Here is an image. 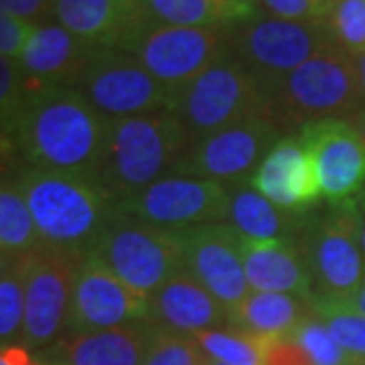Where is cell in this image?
<instances>
[{
	"label": "cell",
	"mask_w": 365,
	"mask_h": 365,
	"mask_svg": "<svg viewBox=\"0 0 365 365\" xmlns=\"http://www.w3.org/2000/svg\"><path fill=\"white\" fill-rule=\"evenodd\" d=\"M189 136L173 112L108 120L96 182L114 203L170 177L189 148Z\"/></svg>",
	"instance_id": "obj_3"
},
{
	"label": "cell",
	"mask_w": 365,
	"mask_h": 365,
	"mask_svg": "<svg viewBox=\"0 0 365 365\" xmlns=\"http://www.w3.org/2000/svg\"><path fill=\"white\" fill-rule=\"evenodd\" d=\"M79 260L39 250L23 258L25 266V325L29 349H51L67 333L73 272Z\"/></svg>",
	"instance_id": "obj_13"
},
{
	"label": "cell",
	"mask_w": 365,
	"mask_h": 365,
	"mask_svg": "<svg viewBox=\"0 0 365 365\" xmlns=\"http://www.w3.org/2000/svg\"><path fill=\"white\" fill-rule=\"evenodd\" d=\"M169 331L195 335L209 329L230 327V311L185 270L167 280L148 297L146 321Z\"/></svg>",
	"instance_id": "obj_18"
},
{
	"label": "cell",
	"mask_w": 365,
	"mask_h": 365,
	"mask_svg": "<svg viewBox=\"0 0 365 365\" xmlns=\"http://www.w3.org/2000/svg\"><path fill=\"white\" fill-rule=\"evenodd\" d=\"M335 45L327 23H297L276 16H254L225 31V51L258 78L264 90L307 59Z\"/></svg>",
	"instance_id": "obj_7"
},
{
	"label": "cell",
	"mask_w": 365,
	"mask_h": 365,
	"mask_svg": "<svg viewBox=\"0 0 365 365\" xmlns=\"http://www.w3.org/2000/svg\"><path fill=\"white\" fill-rule=\"evenodd\" d=\"M90 45L69 33L66 26L39 25L19 59L25 83L73 86L90 55Z\"/></svg>",
	"instance_id": "obj_21"
},
{
	"label": "cell",
	"mask_w": 365,
	"mask_h": 365,
	"mask_svg": "<svg viewBox=\"0 0 365 365\" xmlns=\"http://www.w3.org/2000/svg\"><path fill=\"white\" fill-rule=\"evenodd\" d=\"M341 302H345L349 309H353L355 313H359V314H364L365 317V278H364V282L359 284V288L353 292L351 297L347 300H341Z\"/></svg>",
	"instance_id": "obj_40"
},
{
	"label": "cell",
	"mask_w": 365,
	"mask_h": 365,
	"mask_svg": "<svg viewBox=\"0 0 365 365\" xmlns=\"http://www.w3.org/2000/svg\"><path fill=\"white\" fill-rule=\"evenodd\" d=\"M314 317L323 321L333 339L347 355L361 365L365 361V317L341 300L314 299Z\"/></svg>",
	"instance_id": "obj_28"
},
{
	"label": "cell",
	"mask_w": 365,
	"mask_h": 365,
	"mask_svg": "<svg viewBox=\"0 0 365 365\" xmlns=\"http://www.w3.org/2000/svg\"><path fill=\"white\" fill-rule=\"evenodd\" d=\"M287 132L272 118L256 116L189 144L170 177H195L237 187L252 181L262 160Z\"/></svg>",
	"instance_id": "obj_11"
},
{
	"label": "cell",
	"mask_w": 365,
	"mask_h": 365,
	"mask_svg": "<svg viewBox=\"0 0 365 365\" xmlns=\"http://www.w3.org/2000/svg\"><path fill=\"white\" fill-rule=\"evenodd\" d=\"M203 365H225V364H220V361H213V359H209V357H205V361H203Z\"/></svg>",
	"instance_id": "obj_46"
},
{
	"label": "cell",
	"mask_w": 365,
	"mask_h": 365,
	"mask_svg": "<svg viewBox=\"0 0 365 365\" xmlns=\"http://www.w3.org/2000/svg\"><path fill=\"white\" fill-rule=\"evenodd\" d=\"M258 4L276 19L297 23H323L331 13L327 0H258Z\"/></svg>",
	"instance_id": "obj_34"
},
{
	"label": "cell",
	"mask_w": 365,
	"mask_h": 365,
	"mask_svg": "<svg viewBox=\"0 0 365 365\" xmlns=\"http://www.w3.org/2000/svg\"><path fill=\"white\" fill-rule=\"evenodd\" d=\"M242 260L252 292H287L314 299L299 240L256 242L242 235Z\"/></svg>",
	"instance_id": "obj_20"
},
{
	"label": "cell",
	"mask_w": 365,
	"mask_h": 365,
	"mask_svg": "<svg viewBox=\"0 0 365 365\" xmlns=\"http://www.w3.org/2000/svg\"><path fill=\"white\" fill-rule=\"evenodd\" d=\"M355 205L359 209H365V187H364V191L359 193V197L355 199Z\"/></svg>",
	"instance_id": "obj_45"
},
{
	"label": "cell",
	"mask_w": 365,
	"mask_h": 365,
	"mask_svg": "<svg viewBox=\"0 0 365 365\" xmlns=\"http://www.w3.org/2000/svg\"><path fill=\"white\" fill-rule=\"evenodd\" d=\"M118 49L138 59L173 93V100L227 53L225 31L167 25L155 19L138 26Z\"/></svg>",
	"instance_id": "obj_10"
},
{
	"label": "cell",
	"mask_w": 365,
	"mask_h": 365,
	"mask_svg": "<svg viewBox=\"0 0 365 365\" xmlns=\"http://www.w3.org/2000/svg\"><path fill=\"white\" fill-rule=\"evenodd\" d=\"M268 96V118L287 132L321 120H351L361 108V90L353 57L337 45L307 59L278 79Z\"/></svg>",
	"instance_id": "obj_4"
},
{
	"label": "cell",
	"mask_w": 365,
	"mask_h": 365,
	"mask_svg": "<svg viewBox=\"0 0 365 365\" xmlns=\"http://www.w3.org/2000/svg\"><path fill=\"white\" fill-rule=\"evenodd\" d=\"M313 314V297L287 292H250L230 311V327L266 339H282Z\"/></svg>",
	"instance_id": "obj_24"
},
{
	"label": "cell",
	"mask_w": 365,
	"mask_h": 365,
	"mask_svg": "<svg viewBox=\"0 0 365 365\" xmlns=\"http://www.w3.org/2000/svg\"><path fill=\"white\" fill-rule=\"evenodd\" d=\"M353 66H355V73L359 79V90H361V100H364L365 108V51L353 57Z\"/></svg>",
	"instance_id": "obj_41"
},
{
	"label": "cell",
	"mask_w": 365,
	"mask_h": 365,
	"mask_svg": "<svg viewBox=\"0 0 365 365\" xmlns=\"http://www.w3.org/2000/svg\"><path fill=\"white\" fill-rule=\"evenodd\" d=\"M116 207L155 227L182 232L230 217V189L195 177H165L118 201Z\"/></svg>",
	"instance_id": "obj_12"
},
{
	"label": "cell",
	"mask_w": 365,
	"mask_h": 365,
	"mask_svg": "<svg viewBox=\"0 0 365 365\" xmlns=\"http://www.w3.org/2000/svg\"><path fill=\"white\" fill-rule=\"evenodd\" d=\"M361 365H365V361H364V364H361Z\"/></svg>",
	"instance_id": "obj_48"
},
{
	"label": "cell",
	"mask_w": 365,
	"mask_h": 365,
	"mask_svg": "<svg viewBox=\"0 0 365 365\" xmlns=\"http://www.w3.org/2000/svg\"><path fill=\"white\" fill-rule=\"evenodd\" d=\"M357 213H359V246H361V252L365 256V209L357 207Z\"/></svg>",
	"instance_id": "obj_44"
},
{
	"label": "cell",
	"mask_w": 365,
	"mask_h": 365,
	"mask_svg": "<svg viewBox=\"0 0 365 365\" xmlns=\"http://www.w3.org/2000/svg\"><path fill=\"white\" fill-rule=\"evenodd\" d=\"M16 260H19V258H14V256H11V254H6V252L0 250V278L13 268L14 264H16Z\"/></svg>",
	"instance_id": "obj_42"
},
{
	"label": "cell",
	"mask_w": 365,
	"mask_h": 365,
	"mask_svg": "<svg viewBox=\"0 0 365 365\" xmlns=\"http://www.w3.org/2000/svg\"><path fill=\"white\" fill-rule=\"evenodd\" d=\"M25 325V266L23 258L0 278V343L23 339Z\"/></svg>",
	"instance_id": "obj_30"
},
{
	"label": "cell",
	"mask_w": 365,
	"mask_h": 365,
	"mask_svg": "<svg viewBox=\"0 0 365 365\" xmlns=\"http://www.w3.org/2000/svg\"><path fill=\"white\" fill-rule=\"evenodd\" d=\"M16 155V148H14L13 136L6 132V128L0 124V169Z\"/></svg>",
	"instance_id": "obj_39"
},
{
	"label": "cell",
	"mask_w": 365,
	"mask_h": 365,
	"mask_svg": "<svg viewBox=\"0 0 365 365\" xmlns=\"http://www.w3.org/2000/svg\"><path fill=\"white\" fill-rule=\"evenodd\" d=\"M351 124L355 126V130L359 132V136L364 138L365 143V108H361V110L351 118Z\"/></svg>",
	"instance_id": "obj_43"
},
{
	"label": "cell",
	"mask_w": 365,
	"mask_h": 365,
	"mask_svg": "<svg viewBox=\"0 0 365 365\" xmlns=\"http://www.w3.org/2000/svg\"><path fill=\"white\" fill-rule=\"evenodd\" d=\"M299 138L313 160L321 199L331 207L355 201L365 187V143L351 120L304 124Z\"/></svg>",
	"instance_id": "obj_16"
},
{
	"label": "cell",
	"mask_w": 365,
	"mask_h": 365,
	"mask_svg": "<svg viewBox=\"0 0 365 365\" xmlns=\"http://www.w3.org/2000/svg\"><path fill=\"white\" fill-rule=\"evenodd\" d=\"M37 26L39 25L0 11V55L19 61Z\"/></svg>",
	"instance_id": "obj_35"
},
{
	"label": "cell",
	"mask_w": 365,
	"mask_h": 365,
	"mask_svg": "<svg viewBox=\"0 0 365 365\" xmlns=\"http://www.w3.org/2000/svg\"><path fill=\"white\" fill-rule=\"evenodd\" d=\"M148 341V323H134L96 333L66 335L47 357L53 365H140Z\"/></svg>",
	"instance_id": "obj_22"
},
{
	"label": "cell",
	"mask_w": 365,
	"mask_h": 365,
	"mask_svg": "<svg viewBox=\"0 0 365 365\" xmlns=\"http://www.w3.org/2000/svg\"><path fill=\"white\" fill-rule=\"evenodd\" d=\"M327 2H329V6H331V9H333V6H335V4H337V2H339V0H327Z\"/></svg>",
	"instance_id": "obj_47"
},
{
	"label": "cell",
	"mask_w": 365,
	"mask_h": 365,
	"mask_svg": "<svg viewBox=\"0 0 365 365\" xmlns=\"http://www.w3.org/2000/svg\"><path fill=\"white\" fill-rule=\"evenodd\" d=\"M179 235L182 270L227 311L235 309L252 292L242 260V234L230 222H215L182 230Z\"/></svg>",
	"instance_id": "obj_15"
},
{
	"label": "cell",
	"mask_w": 365,
	"mask_h": 365,
	"mask_svg": "<svg viewBox=\"0 0 365 365\" xmlns=\"http://www.w3.org/2000/svg\"><path fill=\"white\" fill-rule=\"evenodd\" d=\"M16 182L37 227L41 250L86 258L114 211V199L88 177L26 167Z\"/></svg>",
	"instance_id": "obj_2"
},
{
	"label": "cell",
	"mask_w": 365,
	"mask_h": 365,
	"mask_svg": "<svg viewBox=\"0 0 365 365\" xmlns=\"http://www.w3.org/2000/svg\"><path fill=\"white\" fill-rule=\"evenodd\" d=\"M288 339L294 341L302 351L309 355L313 365H357L351 355L343 351L339 343L333 339L329 329L317 317H309L302 321Z\"/></svg>",
	"instance_id": "obj_32"
},
{
	"label": "cell",
	"mask_w": 365,
	"mask_h": 365,
	"mask_svg": "<svg viewBox=\"0 0 365 365\" xmlns=\"http://www.w3.org/2000/svg\"><path fill=\"white\" fill-rule=\"evenodd\" d=\"M311 274L314 299L347 300L365 278V256L359 246V213L355 201L329 213H314L299 237Z\"/></svg>",
	"instance_id": "obj_9"
},
{
	"label": "cell",
	"mask_w": 365,
	"mask_h": 365,
	"mask_svg": "<svg viewBox=\"0 0 365 365\" xmlns=\"http://www.w3.org/2000/svg\"><path fill=\"white\" fill-rule=\"evenodd\" d=\"M0 365H39L26 351L25 347L9 345L0 351Z\"/></svg>",
	"instance_id": "obj_38"
},
{
	"label": "cell",
	"mask_w": 365,
	"mask_h": 365,
	"mask_svg": "<svg viewBox=\"0 0 365 365\" xmlns=\"http://www.w3.org/2000/svg\"><path fill=\"white\" fill-rule=\"evenodd\" d=\"M106 120L167 112L170 93L138 59L116 47H91L71 86Z\"/></svg>",
	"instance_id": "obj_8"
},
{
	"label": "cell",
	"mask_w": 365,
	"mask_h": 365,
	"mask_svg": "<svg viewBox=\"0 0 365 365\" xmlns=\"http://www.w3.org/2000/svg\"><path fill=\"white\" fill-rule=\"evenodd\" d=\"M262 365H313L309 355L288 337L274 339L266 351Z\"/></svg>",
	"instance_id": "obj_36"
},
{
	"label": "cell",
	"mask_w": 365,
	"mask_h": 365,
	"mask_svg": "<svg viewBox=\"0 0 365 365\" xmlns=\"http://www.w3.org/2000/svg\"><path fill=\"white\" fill-rule=\"evenodd\" d=\"M205 355L193 335L148 323V341L140 365H203Z\"/></svg>",
	"instance_id": "obj_29"
},
{
	"label": "cell",
	"mask_w": 365,
	"mask_h": 365,
	"mask_svg": "<svg viewBox=\"0 0 365 365\" xmlns=\"http://www.w3.org/2000/svg\"><path fill=\"white\" fill-rule=\"evenodd\" d=\"M25 98V76L16 59L0 55V124L11 134L14 116Z\"/></svg>",
	"instance_id": "obj_33"
},
{
	"label": "cell",
	"mask_w": 365,
	"mask_h": 365,
	"mask_svg": "<svg viewBox=\"0 0 365 365\" xmlns=\"http://www.w3.org/2000/svg\"><path fill=\"white\" fill-rule=\"evenodd\" d=\"M325 23L333 43L347 55L365 51V0H339Z\"/></svg>",
	"instance_id": "obj_31"
},
{
	"label": "cell",
	"mask_w": 365,
	"mask_h": 365,
	"mask_svg": "<svg viewBox=\"0 0 365 365\" xmlns=\"http://www.w3.org/2000/svg\"><path fill=\"white\" fill-rule=\"evenodd\" d=\"M0 250L25 258L41 250L37 227L16 181L0 177Z\"/></svg>",
	"instance_id": "obj_26"
},
{
	"label": "cell",
	"mask_w": 365,
	"mask_h": 365,
	"mask_svg": "<svg viewBox=\"0 0 365 365\" xmlns=\"http://www.w3.org/2000/svg\"><path fill=\"white\" fill-rule=\"evenodd\" d=\"M169 112L193 144L250 118L268 116V96L248 67L225 53L175 96Z\"/></svg>",
	"instance_id": "obj_5"
},
{
	"label": "cell",
	"mask_w": 365,
	"mask_h": 365,
	"mask_svg": "<svg viewBox=\"0 0 365 365\" xmlns=\"http://www.w3.org/2000/svg\"><path fill=\"white\" fill-rule=\"evenodd\" d=\"M314 211L287 209L274 205L266 197L246 185L232 187L230 193V223L244 237L256 242L272 240H299L313 222Z\"/></svg>",
	"instance_id": "obj_23"
},
{
	"label": "cell",
	"mask_w": 365,
	"mask_h": 365,
	"mask_svg": "<svg viewBox=\"0 0 365 365\" xmlns=\"http://www.w3.org/2000/svg\"><path fill=\"white\" fill-rule=\"evenodd\" d=\"M250 187L274 205L307 209L321 199L313 160L299 136L288 134L268 153L254 173Z\"/></svg>",
	"instance_id": "obj_19"
},
{
	"label": "cell",
	"mask_w": 365,
	"mask_h": 365,
	"mask_svg": "<svg viewBox=\"0 0 365 365\" xmlns=\"http://www.w3.org/2000/svg\"><path fill=\"white\" fill-rule=\"evenodd\" d=\"M0 11L37 25V21L53 13V0H0Z\"/></svg>",
	"instance_id": "obj_37"
},
{
	"label": "cell",
	"mask_w": 365,
	"mask_h": 365,
	"mask_svg": "<svg viewBox=\"0 0 365 365\" xmlns=\"http://www.w3.org/2000/svg\"><path fill=\"white\" fill-rule=\"evenodd\" d=\"M90 254L144 299L182 270L179 232L140 222L116 203Z\"/></svg>",
	"instance_id": "obj_6"
},
{
	"label": "cell",
	"mask_w": 365,
	"mask_h": 365,
	"mask_svg": "<svg viewBox=\"0 0 365 365\" xmlns=\"http://www.w3.org/2000/svg\"><path fill=\"white\" fill-rule=\"evenodd\" d=\"M158 23L230 31L258 16V0H146Z\"/></svg>",
	"instance_id": "obj_25"
},
{
	"label": "cell",
	"mask_w": 365,
	"mask_h": 365,
	"mask_svg": "<svg viewBox=\"0 0 365 365\" xmlns=\"http://www.w3.org/2000/svg\"><path fill=\"white\" fill-rule=\"evenodd\" d=\"M108 120L69 86L25 83L11 126L16 155L26 167L79 175L96 181Z\"/></svg>",
	"instance_id": "obj_1"
},
{
	"label": "cell",
	"mask_w": 365,
	"mask_h": 365,
	"mask_svg": "<svg viewBox=\"0 0 365 365\" xmlns=\"http://www.w3.org/2000/svg\"><path fill=\"white\" fill-rule=\"evenodd\" d=\"M53 14L90 47H120L153 14L146 0H53Z\"/></svg>",
	"instance_id": "obj_17"
},
{
	"label": "cell",
	"mask_w": 365,
	"mask_h": 365,
	"mask_svg": "<svg viewBox=\"0 0 365 365\" xmlns=\"http://www.w3.org/2000/svg\"><path fill=\"white\" fill-rule=\"evenodd\" d=\"M205 357L225 365H262L274 339L258 337L234 327L209 329L193 335Z\"/></svg>",
	"instance_id": "obj_27"
},
{
	"label": "cell",
	"mask_w": 365,
	"mask_h": 365,
	"mask_svg": "<svg viewBox=\"0 0 365 365\" xmlns=\"http://www.w3.org/2000/svg\"><path fill=\"white\" fill-rule=\"evenodd\" d=\"M148 299L134 292L88 254L76 264L66 335L96 333L146 321Z\"/></svg>",
	"instance_id": "obj_14"
}]
</instances>
